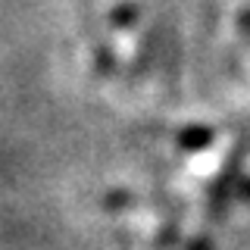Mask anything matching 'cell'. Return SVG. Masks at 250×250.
<instances>
[{
	"label": "cell",
	"instance_id": "cell-1",
	"mask_svg": "<svg viewBox=\"0 0 250 250\" xmlns=\"http://www.w3.org/2000/svg\"><path fill=\"white\" fill-rule=\"evenodd\" d=\"M178 141H182V147H188V150H191V147H197V144L207 147L209 141H213V131H209V128H191V131H185Z\"/></svg>",
	"mask_w": 250,
	"mask_h": 250
},
{
	"label": "cell",
	"instance_id": "cell-2",
	"mask_svg": "<svg viewBox=\"0 0 250 250\" xmlns=\"http://www.w3.org/2000/svg\"><path fill=\"white\" fill-rule=\"evenodd\" d=\"M135 16H138V6H119V10H113V22H116V28H128V22H135Z\"/></svg>",
	"mask_w": 250,
	"mask_h": 250
}]
</instances>
